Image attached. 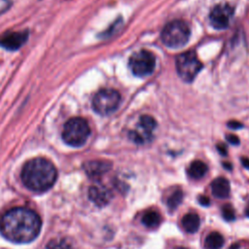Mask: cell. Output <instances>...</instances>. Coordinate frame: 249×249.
Returning <instances> with one entry per match:
<instances>
[{"label":"cell","instance_id":"9a60e30c","mask_svg":"<svg viewBox=\"0 0 249 249\" xmlns=\"http://www.w3.org/2000/svg\"><path fill=\"white\" fill-rule=\"evenodd\" d=\"M207 169V165L203 161L195 160L190 164L188 168V173L193 179H200L206 174Z\"/></svg>","mask_w":249,"mask_h":249},{"label":"cell","instance_id":"44dd1931","mask_svg":"<svg viewBox=\"0 0 249 249\" xmlns=\"http://www.w3.org/2000/svg\"><path fill=\"white\" fill-rule=\"evenodd\" d=\"M121 22H122V20H120V19H118L117 21H115L114 22V24L107 30V31H105L104 33H102V37H109V36H111L113 33H114V31L117 29H119L120 27H121Z\"/></svg>","mask_w":249,"mask_h":249},{"label":"cell","instance_id":"7402d4cb","mask_svg":"<svg viewBox=\"0 0 249 249\" xmlns=\"http://www.w3.org/2000/svg\"><path fill=\"white\" fill-rule=\"evenodd\" d=\"M12 5V2L10 0H0V15L7 12Z\"/></svg>","mask_w":249,"mask_h":249},{"label":"cell","instance_id":"8fae6325","mask_svg":"<svg viewBox=\"0 0 249 249\" xmlns=\"http://www.w3.org/2000/svg\"><path fill=\"white\" fill-rule=\"evenodd\" d=\"M89 198L96 206L103 207L110 202L112 198V195H111V192L106 187L100 186V185H94L89 189Z\"/></svg>","mask_w":249,"mask_h":249},{"label":"cell","instance_id":"d6986e66","mask_svg":"<svg viewBox=\"0 0 249 249\" xmlns=\"http://www.w3.org/2000/svg\"><path fill=\"white\" fill-rule=\"evenodd\" d=\"M46 249H72V246L65 238H56L51 240Z\"/></svg>","mask_w":249,"mask_h":249},{"label":"cell","instance_id":"f1b7e54d","mask_svg":"<svg viewBox=\"0 0 249 249\" xmlns=\"http://www.w3.org/2000/svg\"><path fill=\"white\" fill-rule=\"evenodd\" d=\"M175 249H187V248H185V247H176Z\"/></svg>","mask_w":249,"mask_h":249},{"label":"cell","instance_id":"ac0fdd59","mask_svg":"<svg viewBox=\"0 0 249 249\" xmlns=\"http://www.w3.org/2000/svg\"><path fill=\"white\" fill-rule=\"evenodd\" d=\"M184 197L183 192L181 190H176L174 193H172V195L167 198V206L170 210L176 209L182 202Z\"/></svg>","mask_w":249,"mask_h":249},{"label":"cell","instance_id":"5b68a950","mask_svg":"<svg viewBox=\"0 0 249 249\" xmlns=\"http://www.w3.org/2000/svg\"><path fill=\"white\" fill-rule=\"evenodd\" d=\"M121 103L120 93L112 89H103L97 91L92 98V109L95 113L106 116L115 112Z\"/></svg>","mask_w":249,"mask_h":249},{"label":"cell","instance_id":"30bf717a","mask_svg":"<svg viewBox=\"0 0 249 249\" xmlns=\"http://www.w3.org/2000/svg\"><path fill=\"white\" fill-rule=\"evenodd\" d=\"M83 167L89 177L97 178L102 176L112 168V162L104 160H93L86 161Z\"/></svg>","mask_w":249,"mask_h":249},{"label":"cell","instance_id":"603a6c76","mask_svg":"<svg viewBox=\"0 0 249 249\" xmlns=\"http://www.w3.org/2000/svg\"><path fill=\"white\" fill-rule=\"evenodd\" d=\"M227 140L232 145H238L239 144V138L236 135H233V134L227 135Z\"/></svg>","mask_w":249,"mask_h":249},{"label":"cell","instance_id":"7c38bea8","mask_svg":"<svg viewBox=\"0 0 249 249\" xmlns=\"http://www.w3.org/2000/svg\"><path fill=\"white\" fill-rule=\"evenodd\" d=\"M212 195L218 198H227L230 195V183L225 177H218L211 183Z\"/></svg>","mask_w":249,"mask_h":249},{"label":"cell","instance_id":"3957f363","mask_svg":"<svg viewBox=\"0 0 249 249\" xmlns=\"http://www.w3.org/2000/svg\"><path fill=\"white\" fill-rule=\"evenodd\" d=\"M191 35V30L187 22L176 19L168 22L161 31V41L164 46L170 49H179L185 46Z\"/></svg>","mask_w":249,"mask_h":249},{"label":"cell","instance_id":"cb8c5ba5","mask_svg":"<svg viewBox=\"0 0 249 249\" xmlns=\"http://www.w3.org/2000/svg\"><path fill=\"white\" fill-rule=\"evenodd\" d=\"M228 126L231 129H239L242 127V124L237 121H231L228 123Z\"/></svg>","mask_w":249,"mask_h":249},{"label":"cell","instance_id":"4316f807","mask_svg":"<svg viewBox=\"0 0 249 249\" xmlns=\"http://www.w3.org/2000/svg\"><path fill=\"white\" fill-rule=\"evenodd\" d=\"M241 162H242V164H243L244 167L249 168V159H248V158H242V159H241Z\"/></svg>","mask_w":249,"mask_h":249},{"label":"cell","instance_id":"d4e9b609","mask_svg":"<svg viewBox=\"0 0 249 249\" xmlns=\"http://www.w3.org/2000/svg\"><path fill=\"white\" fill-rule=\"evenodd\" d=\"M198 202L203 206H207V205L210 204V199L205 196H200L198 197Z\"/></svg>","mask_w":249,"mask_h":249},{"label":"cell","instance_id":"5bb4252c","mask_svg":"<svg viewBox=\"0 0 249 249\" xmlns=\"http://www.w3.org/2000/svg\"><path fill=\"white\" fill-rule=\"evenodd\" d=\"M139 128L141 129V133L145 134L146 136L150 137L152 136V131L156 128L157 123L155 119L149 115L141 116L139 119Z\"/></svg>","mask_w":249,"mask_h":249},{"label":"cell","instance_id":"6da1fadb","mask_svg":"<svg viewBox=\"0 0 249 249\" xmlns=\"http://www.w3.org/2000/svg\"><path fill=\"white\" fill-rule=\"evenodd\" d=\"M39 215L27 207H15L0 218V231L8 240L16 243H27L35 239L41 231Z\"/></svg>","mask_w":249,"mask_h":249},{"label":"cell","instance_id":"8992f818","mask_svg":"<svg viewBox=\"0 0 249 249\" xmlns=\"http://www.w3.org/2000/svg\"><path fill=\"white\" fill-rule=\"evenodd\" d=\"M202 68V63L195 52H186L176 58V70L179 77L186 83H192Z\"/></svg>","mask_w":249,"mask_h":249},{"label":"cell","instance_id":"ba28073f","mask_svg":"<svg viewBox=\"0 0 249 249\" xmlns=\"http://www.w3.org/2000/svg\"><path fill=\"white\" fill-rule=\"evenodd\" d=\"M234 9L229 4L216 5L210 12L209 20L216 29H225L229 26L233 16Z\"/></svg>","mask_w":249,"mask_h":249},{"label":"cell","instance_id":"4fadbf2b","mask_svg":"<svg viewBox=\"0 0 249 249\" xmlns=\"http://www.w3.org/2000/svg\"><path fill=\"white\" fill-rule=\"evenodd\" d=\"M183 229L189 233H195L198 231L200 226L199 216L196 213H187L183 216L181 221Z\"/></svg>","mask_w":249,"mask_h":249},{"label":"cell","instance_id":"484cf974","mask_svg":"<svg viewBox=\"0 0 249 249\" xmlns=\"http://www.w3.org/2000/svg\"><path fill=\"white\" fill-rule=\"evenodd\" d=\"M217 149H218V151H219V153H220L221 155H223V156H226V155H227V147H226L225 144H222V143L218 144V145H217Z\"/></svg>","mask_w":249,"mask_h":249},{"label":"cell","instance_id":"2e32d148","mask_svg":"<svg viewBox=\"0 0 249 249\" xmlns=\"http://www.w3.org/2000/svg\"><path fill=\"white\" fill-rule=\"evenodd\" d=\"M224 237L218 231L210 232L204 241V246L206 249H220L224 245Z\"/></svg>","mask_w":249,"mask_h":249},{"label":"cell","instance_id":"9c48e42d","mask_svg":"<svg viewBox=\"0 0 249 249\" xmlns=\"http://www.w3.org/2000/svg\"><path fill=\"white\" fill-rule=\"evenodd\" d=\"M28 36V30L6 32L0 36V47L8 51H17L24 45Z\"/></svg>","mask_w":249,"mask_h":249},{"label":"cell","instance_id":"e0dca14e","mask_svg":"<svg viewBox=\"0 0 249 249\" xmlns=\"http://www.w3.org/2000/svg\"><path fill=\"white\" fill-rule=\"evenodd\" d=\"M160 223V216L156 211H148L142 217V224L147 228H156Z\"/></svg>","mask_w":249,"mask_h":249},{"label":"cell","instance_id":"7a4b0ae2","mask_svg":"<svg viewBox=\"0 0 249 249\" xmlns=\"http://www.w3.org/2000/svg\"><path fill=\"white\" fill-rule=\"evenodd\" d=\"M56 178L55 166L45 158H35L26 161L21 170L22 183L35 193H44L50 190Z\"/></svg>","mask_w":249,"mask_h":249},{"label":"cell","instance_id":"52a82bcc","mask_svg":"<svg viewBox=\"0 0 249 249\" xmlns=\"http://www.w3.org/2000/svg\"><path fill=\"white\" fill-rule=\"evenodd\" d=\"M128 66L135 76L146 77L154 72L156 67V57L151 52L140 50L129 57Z\"/></svg>","mask_w":249,"mask_h":249},{"label":"cell","instance_id":"ffe728a7","mask_svg":"<svg viewBox=\"0 0 249 249\" xmlns=\"http://www.w3.org/2000/svg\"><path fill=\"white\" fill-rule=\"evenodd\" d=\"M222 213H223L224 219L227 220V221H232V220H234V218H235L234 211H233L232 207L230 206V205H225V206L222 208Z\"/></svg>","mask_w":249,"mask_h":249},{"label":"cell","instance_id":"83f0119b","mask_svg":"<svg viewBox=\"0 0 249 249\" xmlns=\"http://www.w3.org/2000/svg\"><path fill=\"white\" fill-rule=\"evenodd\" d=\"M223 165H224V167L227 168V169H231V164L229 163V162H224Z\"/></svg>","mask_w":249,"mask_h":249},{"label":"cell","instance_id":"277c9868","mask_svg":"<svg viewBox=\"0 0 249 249\" xmlns=\"http://www.w3.org/2000/svg\"><path fill=\"white\" fill-rule=\"evenodd\" d=\"M89 134L90 128L88 122L81 117H75L65 123L61 136L67 145L81 147L87 142Z\"/></svg>","mask_w":249,"mask_h":249}]
</instances>
